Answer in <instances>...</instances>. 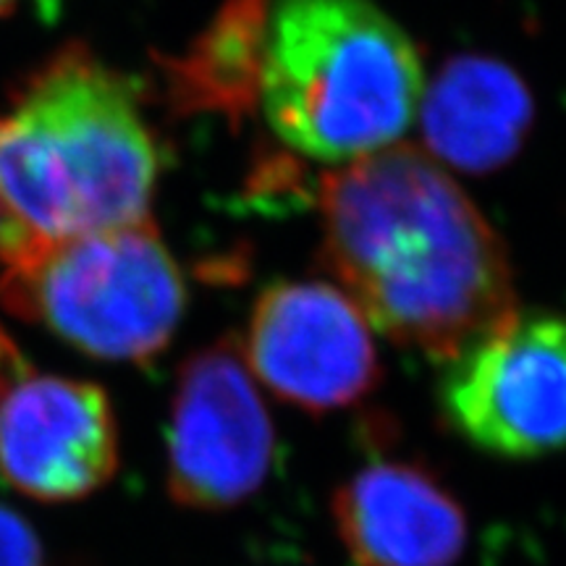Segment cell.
Instances as JSON below:
<instances>
[{
	"mask_svg": "<svg viewBox=\"0 0 566 566\" xmlns=\"http://www.w3.org/2000/svg\"><path fill=\"white\" fill-rule=\"evenodd\" d=\"M323 263L394 344L449 363L516 313L499 233L415 147L328 174L321 187Z\"/></svg>",
	"mask_w": 566,
	"mask_h": 566,
	"instance_id": "obj_1",
	"label": "cell"
},
{
	"mask_svg": "<svg viewBox=\"0 0 566 566\" xmlns=\"http://www.w3.org/2000/svg\"><path fill=\"white\" fill-rule=\"evenodd\" d=\"M155 174L129 84L82 45L42 63L0 113V233L63 239L147 221Z\"/></svg>",
	"mask_w": 566,
	"mask_h": 566,
	"instance_id": "obj_2",
	"label": "cell"
},
{
	"mask_svg": "<svg viewBox=\"0 0 566 566\" xmlns=\"http://www.w3.org/2000/svg\"><path fill=\"white\" fill-rule=\"evenodd\" d=\"M258 90L283 145L352 163L409 129L424 80L412 40L367 0H275Z\"/></svg>",
	"mask_w": 566,
	"mask_h": 566,
	"instance_id": "obj_3",
	"label": "cell"
},
{
	"mask_svg": "<svg viewBox=\"0 0 566 566\" xmlns=\"http://www.w3.org/2000/svg\"><path fill=\"white\" fill-rule=\"evenodd\" d=\"M6 310L111 363H150L179 328L187 289L147 221L30 239L0 233Z\"/></svg>",
	"mask_w": 566,
	"mask_h": 566,
	"instance_id": "obj_4",
	"label": "cell"
},
{
	"mask_svg": "<svg viewBox=\"0 0 566 566\" xmlns=\"http://www.w3.org/2000/svg\"><path fill=\"white\" fill-rule=\"evenodd\" d=\"M446 424L501 459L566 449V317L516 313L446 363Z\"/></svg>",
	"mask_w": 566,
	"mask_h": 566,
	"instance_id": "obj_5",
	"label": "cell"
},
{
	"mask_svg": "<svg viewBox=\"0 0 566 566\" xmlns=\"http://www.w3.org/2000/svg\"><path fill=\"white\" fill-rule=\"evenodd\" d=\"M275 433L233 336L205 346L176 375L168 415V493L197 512L252 499L273 467Z\"/></svg>",
	"mask_w": 566,
	"mask_h": 566,
	"instance_id": "obj_6",
	"label": "cell"
},
{
	"mask_svg": "<svg viewBox=\"0 0 566 566\" xmlns=\"http://www.w3.org/2000/svg\"><path fill=\"white\" fill-rule=\"evenodd\" d=\"M244 363L268 391L310 415L357 405L380 380L363 310L323 281H281L252 307Z\"/></svg>",
	"mask_w": 566,
	"mask_h": 566,
	"instance_id": "obj_7",
	"label": "cell"
},
{
	"mask_svg": "<svg viewBox=\"0 0 566 566\" xmlns=\"http://www.w3.org/2000/svg\"><path fill=\"white\" fill-rule=\"evenodd\" d=\"M116 467L118 424L101 386L24 373L0 394V472L17 491L66 504L103 488Z\"/></svg>",
	"mask_w": 566,
	"mask_h": 566,
	"instance_id": "obj_8",
	"label": "cell"
},
{
	"mask_svg": "<svg viewBox=\"0 0 566 566\" xmlns=\"http://www.w3.org/2000/svg\"><path fill=\"white\" fill-rule=\"evenodd\" d=\"M336 530L357 566H454L467 516L454 493L417 462H373L334 495Z\"/></svg>",
	"mask_w": 566,
	"mask_h": 566,
	"instance_id": "obj_9",
	"label": "cell"
},
{
	"mask_svg": "<svg viewBox=\"0 0 566 566\" xmlns=\"http://www.w3.org/2000/svg\"><path fill=\"white\" fill-rule=\"evenodd\" d=\"M422 103L428 155L464 171H491L506 163L533 122L525 82L488 59L451 61L422 92Z\"/></svg>",
	"mask_w": 566,
	"mask_h": 566,
	"instance_id": "obj_10",
	"label": "cell"
},
{
	"mask_svg": "<svg viewBox=\"0 0 566 566\" xmlns=\"http://www.w3.org/2000/svg\"><path fill=\"white\" fill-rule=\"evenodd\" d=\"M0 566H42L34 530L6 506H0Z\"/></svg>",
	"mask_w": 566,
	"mask_h": 566,
	"instance_id": "obj_11",
	"label": "cell"
},
{
	"mask_svg": "<svg viewBox=\"0 0 566 566\" xmlns=\"http://www.w3.org/2000/svg\"><path fill=\"white\" fill-rule=\"evenodd\" d=\"M17 3L19 0H0V17H6V13H9Z\"/></svg>",
	"mask_w": 566,
	"mask_h": 566,
	"instance_id": "obj_12",
	"label": "cell"
},
{
	"mask_svg": "<svg viewBox=\"0 0 566 566\" xmlns=\"http://www.w3.org/2000/svg\"><path fill=\"white\" fill-rule=\"evenodd\" d=\"M0 223H3V212H0Z\"/></svg>",
	"mask_w": 566,
	"mask_h": 566,
	"instance_id": "obj_13",
	"label": "cell"
}]
</instances>
